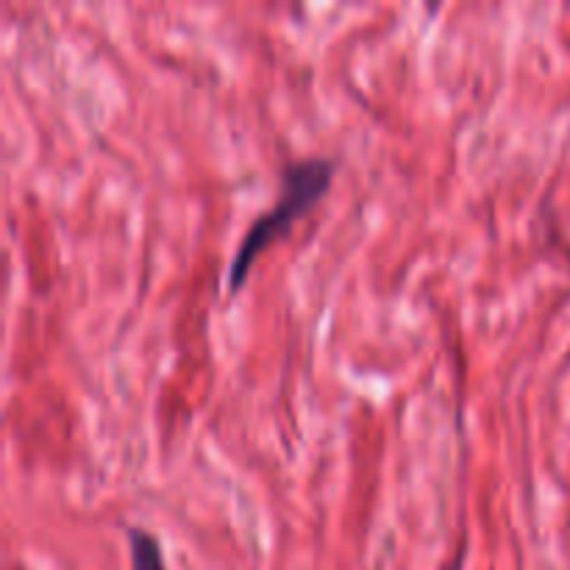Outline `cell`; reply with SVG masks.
I'll return each mask as SVG.
<instances>
[{
	"instance_id": "7a4b0ae2",
	"label": "cell",
	"mask_w": 570,
	"mask_h": 570,
	"mask_svg": "<svg viewBox=\"0 0 570 570\" xmlns=\"http://www.w3.org/2000/svg\"><path fill=\"white\" fill-rule=\"evenodd\" d=\"M126 538L128 546H131L134 570H167L165 551H161V543L154 534L139 527H128Z\"/></svg>"
},
{
	"instance_id": "6da1fadb",
	"label": "cell",
	"mask_w": 570,
	"mask_h": 570,
	"mask_svg": "<svg viewBox=\"0 0 570 570\" xmlns=\"http://www.w3.org/2000/svg\"><path fill=\"white\" fill-rule=\"evenodd\" d=\"M337 170V161L328 156H306V159H295L284 165L282 170V187H278L276 204L271 209L262 212L248 232L239 239L237 250L232 256V265L226 273L228 293H237L243 282L248 278L250 265L256 256L267 248L276 237H282L301 215L312 209L323 195L332 187V176Z\"/></svg>"
}]
</instances>
